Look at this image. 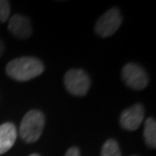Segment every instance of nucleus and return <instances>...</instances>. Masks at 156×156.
I'll list each match as a JSON object with an SVG mask.
<instances>
[{
    "mask_svg": "<svg viewBox=\"0 0 156 156\" xmlns=\"http://www.w3.org/2000/svg\"><path fill=\"white\" fill-rule=\"evenodd\" d=\"M44 70L43 62L36 57L24 56L9 61L5 67L6 74L16 81H29L41 75Z\"/></svg>",
    "mask_w": 156,
    "mask_h": 156,
    "instance_id": "f257e3e1",
    "label": "nucleus"
},
{
    "mask_svg": "<svg viewBox=\"0 0 156 156\" xmlns=\"http://www.w3.org/2000/svg\"><path fill=\"white\" fill-rule=\"evenodd\" d=\"M45 115L39 110H30L24 115L20 126V136L27 143H35L41 138L45 127Z\"/></svg>",
    "mask_w": 156,
    "mask_h": 156,
    "instance_id": "f03ea898",
    "label": "nucleus"
},
{
    "mask_svg": "<svg viewBox=\"0 0 156 156\" xmlns=\"http://www.w3.org/2000/svg\"><path fill=\"white\" fill-rule=\"evenodd\" d=\"M64 85L70 94L83 96L88 92L91 81L89 75L83 69L73 68L65 73Z\"/></svg>",
    "mask_w": 156,
    "mask_h": 156,
    "instance_id": "7ed1b4c3",
    "label": "nucleus"
},
{
    "mask_svg": "<svg viewBox=\"0 0 156 156\" xmlns=\"http://www.w3.org/2000/svg\"><path fill=\"white\" fill-rule=\"evenodd\" d=\"M123 17L120 9L113 7L105 12L94 24V32L101 38H108L113 36L120 29Z\"/></svg>",
    "mask_w": 156,
    "mask_h": 156,
    "instance_id": "20e7f679",
    "label": "nucleus"
},
{
    "mask_svg": "<svg viewBox=\"0 0 156 156\" xmlns=\"http://www.w3.org/2000/svg\"><path fill=\"white\" fill-rule=\"evenodd\" d=\"M122 78L127 86L134 90H142L147 87L149 77L142 66L137 63H128L122 70Z\"/></svg>",
    "mask_w": 156,
    "mask_h": 156,
    "instance_id": "39448f33",
    "label": "nucleus"
},
{
    "mask_svg": "<svg viewBox=\"0 0 156 156\" xmlns=\"http://www.w3.org/2000/svg\"><path fill=\"white\" fill-rule=\"evenodd\" d=\"M145 108L142 104H135L129 108L122 112L120 125L127 131H135L141 126L144 121Z\"/></svg>",
    "mask_w": 156,
    "mask_h": 156,
    "instance_id": "423d86ee",
    "label": "nucleus"
},
{
    "mask_svg": "<svg viewBox=\"0 0 156 156\" xmlns=\"http://www.w3.org/2000/svg\"><path fill=\"white\" fill-rule=\"evenodd\" d=\"M8 30L18 39H27L32 35V24L29 17L15 13L8 20Z\"/></svg>",
    "mask_w": 156,
    "mask_h": 156,
    "instance_id": "0eeeda50",
    "label": "nucleus"
},
{
    "mask_svg": "<svg viewBox=\"0 0 156 156\" xmlns=\"http://www.w3.org/2000/svg\"><path fill=\"white\" fill-rule=\"evenodd\" d=\"M17 138V130L13 123L0 125V155L6 153L13 147Z\"/></svg>",
    "mask_w": 156,
    "mask_h": 156,
    "instance_id": "6e6552de",
    "label": "nucleus"
},
{
    "mask_svg": "<svg viewBox=\"0 0 156 156\" xmlns=\"http://www.w3.org/2000/svg\"><path fill=\"white\" fill-rule=\"evenodd\" d=\"M143 137L146 145L149 148H156V122L153 118H147L144 124V131Z\"/></svg>",
    "mask_w": 156,
    "mask_h": 156,
    "instance_id": "1a4fd4ad",
    "label": "nucleus"
},
{
    "mask_svg": "<svg viewBox=\"0 0 156 156\" xmlns=\"http://www.w3.org/2000/svg\"><path fill=\"white\" fill-rule=\"evenodd\" d=\"M101 156H122L121 149L115 139L107 140L101 147Z\"/></svg>",
    "mask_w": 156,
    "mask_h": 156,
    "instance_id": "9d476101",
    "label": "nucleus"
},
{
    "mask_svg": "<svg viewBox=\"0 0 156 156\" xmlns=\"http://www.w3.org/2000/svg\"><path fill=\"white\" fill-rule=\"evenodd\" d=\"M10 16V5L7 0H0V21L5 23Z\"/></svg>",
    "mask_w": 156,
    "mask_h": 156,
    "instance_id": "9b49d317",
    "label": "nucleus"
},
{
    "mask_svg": "<svg viewBox=\"0 0 156 156\" xmlns=\"http://www.w3.org/2000/svg\"><path fill=\"white\" fill-rule=\"evenodd\" d=\"M65 156H80V150L77 147H71L66 151Z\"/></svg>",
    "mask_w": 156,
    "mask_h": 156,
    "instance_id": "f8f14e48",
    "label": "nucleus"
},
{
    "mask_svg": "<svg viewBox=\"0 0 156 156\" xmlns=\"http://www.w3.org/2000/svg\"><path fill=\"white\" fill-rule=\"evenodd\" d=\"M4 51H5V45H4V43L0 40V58H1L2 55L4 54Z\"/></svg>",
    "mask_w": 156,
    "mask_h": 156,
    "instance_id": "ddd939ff",
    "label": "nucleus"
},
{
    "mask_svg": "<svg viewBox=\"0 0 156 156\" xmlns=\"http://www.w3.org/2000/svg\"><path fill=\"white\" fill-rule=\"evenodd\" d=\"M29 156H41V155L37 154V153H33V154H30V155H29Z\"/></svg>",
    "mask_w": 156,
    "mask_h": 156,
    "instance_id": "4468645a",
    "label": "nucleus"
},
{
    "mask_svg": "<svg viewBox=\"0 0 156 156\" xmlns=\"http://www.w3.org/2000/svg\"><path fill=\"white\" fill-rule=\"evenodd\" d=\"M133 156H136V155H133Z\"/></svg>",
    "mask_w": 156,
    "mask_h": 156,
    "instance_id": "2eb2a0df",
    "label": "nucleus"
}]
</instances>
